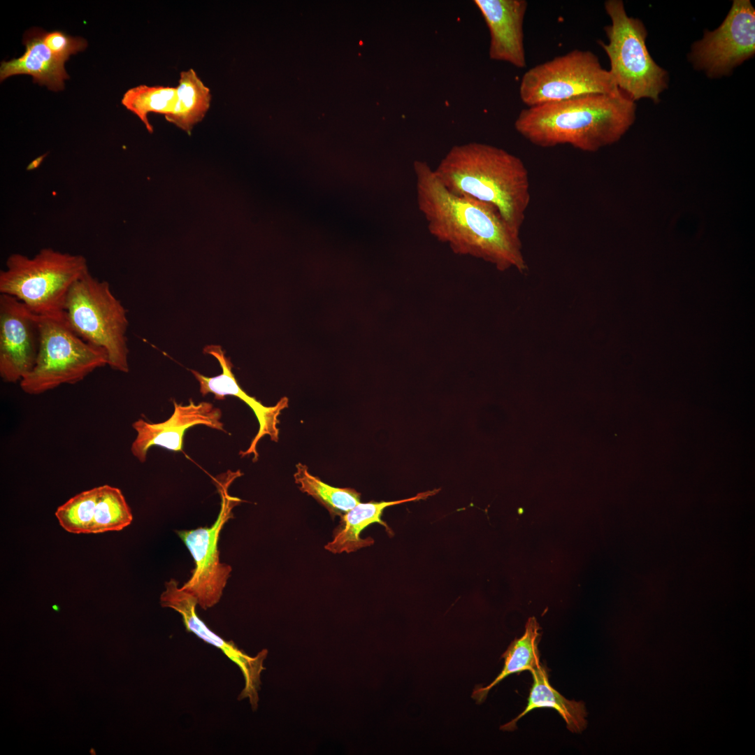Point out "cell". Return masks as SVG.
Masks as SVG:
<instances>
[{"instance_id": "6da1fadb", "label": "cell", "mask_w": 755, "mask_h": 755, "mask_svg": "<svg viewBox=\"0 0 755 755\" xmlns=\"http://www.w3.org/2000/svg\"><path fill=\"white\" fill-rule=\"evenodd\" d=\"M413 170L417 207L432 236L454 254L481 259L498 271L528 270L520 231L495 207L450 192L426 161H415Z\"/></svg>"}, {"instance_id": "7a4b0ae2", "label": "cell", "mask_w": 755, "mask_h": 755, "mask_svg": "<svg viewBox=\"0 0 755 755\" xmlns=\"http://www.w3.org/2000/svg\"><path fill=\"white\" fill-rule=\"evenodd\" d=\"M636 105L621 90L527 107L515 130L540 148L568 145L594 152L619 141L635 120Z\"/></svg>"}, {"instance_id": "3957f363", "label": "cell", "mask_w": 755, "mask_h": 755, "mask_svg": "<svg viewBox=\"0 0 755 755\" xmlns=\"http://www.w3.org/2000/svg\"><path fill=\"white\" fill-rule=\"evenodd\" d=\"M434 173L450 192L485 202L520 231L531 202L528 171L517 156L489 144L453 146Z\"/></svg>"}, {"instance_id": "277c9868", "label": "cell", "mask_w": 755, "mask_h": 755, "mask_svg": "<svg viewBox=\"0 0 755 755\" xmlns=\"http://www.w3.org/2000/svg\"><path fill=\"white\" fill-rule=\"evenodd\" d=\"M87 272L80 254L52 248L32 257L15 253L0 272V293L15 297L38 316L60 314L71 287Z\"/></svg>"}, {"instance_id": "5b68a950", "label": "cell", "mask_w": 755, "mask_h": 755, "mask_svg": "<svg viewBox=\"0 0 755 755\" xmlns=\"http://www.w3.org/2000/svg\"><path fill=\"white\" fill-rule=\"evenodd\" d=\"M64 313L80 338L105 350L110 368L129 371L127 310L107 281L87 272L71 287Z\"/></svg>"}, {"instance_id": "8992f818", "label": "cell", "mask_w": 755, "mask_h": 755, "mask_svg": "<svg viewBox=\"0 0 755 755\" xmlns=\"http://www.w3.org/2000/svg\"><path fill=\"white\" fill-rule=\"evenodd\" d=\"M40 342L35 365L20 382L28 394H41L65 384L82 381L108 366L104 350L80 338L64 313L39 316Z\"/></svg>"}, {"instance_id": "52a82bcc", "label": "cell", "mask_w": 755, "mask_h": 755, "mask_svg": "<svg viewBox=\"0 0 755 755\" xmlns=\"http://www.w3.org/2000/svg\"><path fill=\"white\" fill-rule=\"evenodd\" d=\"M605 9L611 20L605 27L608 43L599 44L609 58L615 84L633 101L649 98L658 103L668 86V73L649 55L643 23L627 15L621 0L606 1Z\"/></svg>"}, {"instance_id": "ba28073f", "label": "cell", "mask_w": 755, "mask_h": 755, "mask_svg": "<svg viewBox=\"0 0 755 755\" xmlns=\"http://www.w3.org/2000/svg\"><path fill=\"white\" fill-rule=\"evenodd\" d=\"M619 91L598 57L590 50L577 49L529 69L519 88L520 99L527 107Z\"/></svg>"}, {"instance_id": "9c48e42d", "label": "cell", "mask_w": 755, "mask_h": 755, "mask_svg": "<svg viewBox=\"0 0 755 755\" xmlns=\"http://www.w3.org/2000/svg\"><path fill=\"white\" fill-rule=\"evenodd\" d=\"M241 475L240 470H229L227 476L215 478L221 505L217 518L210 527L177 531L194 561L192 575L181 588L195 596L198 605L203 610L219 603L232 570L231 566L220 562L218 541L224 524L233 517V508L242 501L228 491L231 482Z\"/></svg>"}, {"instance_id": "30bf717a", "label": "cell", "mask_w": 755, "mask_h": 755, "mask_svg": "<svg viewBox=\"0 0 755 755\" xmlns=\"http://www.w3.org/2000/svg\"><path fill=\"white\" fill-rule=\"evenodd\" d=\"M755 52V10L749 0H734L721 24L691 49L694 67L711 78L727 76Z\"/></svg>"}, {"instance_id": "8fae6325", "label": "cell", "mask_w": 755, "mask_h": 755, "mask_svg": "<svg viewBox=\"0 0 755 755\" xmlns=\"http://www.w3.org/2000/svg\"><path fill=\"white\" fill-rule=\"evenodd\" d=\"M40 342L39 316L14 296L0 294V376L20 382L34 368Z\"/></svg>"}, {"instance_id": "7c38bea8", "label": "cell", "mask_w": 755, "mask_h": 755, "mask_svg": "<svg viewBox=\"0 0 755 755\" xmlns=\"http://www.w3.org/2000/svg\"><path fill=\"white\" fill-rule=\"evenodd\" d=\"M160 604L163 607L171 608L179 613L188 632L193 633L204 642L222 650L238 666L243 675L245 685L238 699L248 698L252 709L256 710L259 702L258 692L261 684V673L265 670L263 663L268 655V650L264 649L255 656H250L232 640L227 641L213 632L196 614L198 602L196 597L179 587L178 582L174 579L165 583V589L160 596Z\"/></svg>"}, {"instance_id": "4fadbf2b", "label": "cell", "mask_w": 755, "mask_h": 755, "mask_svg": "<svg viewBox=\"0 0 755 755\" xmlns=\"http://www.w3.org/2000/svg\"><path fill=\"white\" fill-rule=\"evenodd\" d=\"M55 516L65 531L76 534L119 531L133 521L122 491L108 484L76 494L57 508Z\"/></svg>"}, {"instance_id": "5bb4252c", "label": "cell", "mask_w": 755, "mask_h": 755, "mask_svg": "<svg viewBox=\"0 0 755 755\" xmlns=\"http://www.w3.org/2000/svg\"><path fill=\"white\" fill-rule=\"evenodd\" d=\"M174 411L166 421L150 423L139 419L132 424L136 437L131 446L132 454L141 463L145 461L148 450L152 446L175 451H183V439L186 431L196 425H204L224 432V424L220 421L222 411L209 402L196 404L190 401L187 405L173 402Z\"/></svg>"}, {"instance_id": "9a60e30c", "label": "cell", "mask_w": 755, "mask_h": 755, "mask_svg": "<svg viewBox=\"0 0 755 755\" xmlns=\"http://www.w3.org/2000/svg\"><path fill=\"white\" fill-rule=\"evenodd\" d=\"M206 354L213 356L219 362L222 373L215 377H207L199 372L191 370L199 383L200 392L203 396L213 394L217 400H223L226 396H233L245 402L254 412L259 422V430L245 451H240L242 456L253 454V461L259 457L257 447L259 440L268 436L272 441L279 440L278 417L282 410L288 407L287 397L281 398L273 406H265L254 397L248 395L239 385L233 372V364L229 357L225 356L220 345H208L204 347Z\"/></svg>"}, {"instance_id": "2e32d148", "label": "cell", "mask_w": 755, "mask_h": 755, "mask_svg": "<svg viewBox=\"0 0 755 755\" xmlns=\"http://www.w3.org/2000/svg\"><path fill=\"white\" fill-rule=\"evenodd\" d=\"M489 29L491 59L522 69L526 66L524 21L525 0H475Z\"/></svg>"}, {"instance_id": "e0dca14e", "label": "cell", "mask_w": 755, "mask_h": 755, "mask_svg": "<svg viewBox=\"0 0 755 755\" xmlns=\"http://www.w3.org/2000/svg\"><path fill=\"white\" fill-rule=\"evenodd\" d=\"M44 31L38 28L26 32L24 55L8 62H2L0 67V80L17 74H27L33 77L35 82L45 85L54 91L62 89L64 80L69 75L64 68L65 61L54 55L45 45L43 39Z\"/></svg>"}, {"instance_id": "ac0fdd59", "label": "cell", "mask_w": 755, "mask_h": 755, "mask_svg": "<svg viewBox=\"0 0 755 755\" xmlns=\"http://www.w3.org/2000/svg\"><path fill=\"white\" fill-rule=\"evenodd\" d=\"M440 490L437 489L419 493L413 497L398 501L360 502L340 517V524L333 532V539L324 546L325 549L333 554L351 553L373 545L374 543L373 538H361L360 533L374 523L381 524L385 528L388 534L393 535L392 530L381 519L383 510L386 508L425 499L436 494Z\"/></svg>"}, {"instance_id": "d6986e66", "label": "cell", "mask_w": 755, "mask_h": 755, "mask_svg": "<svg viewBox=\"0 0 755 755\" xmlns=\"http://www.w3.org/2000/svg\"><path fill=\"white\" fill-rule=\"evenodd\" d=\"M531 673L533 682L526 706L517 717L500 728L514 731L518 720L529 712L537 708H552L561 716L570 731L580 733L584 731L587 716L584 703L568 700L554 689L549 682L547 672L541 665Z\"/></svg>"}, {"instance_id": "ffe728a7", "label": "cell", "mask_w": 755, "mask_h": 755, "mask_svg": "<svg viewBox=\"0 0 755 755\" xmlns=\"http://www.w3.org/2000/svg\"><path fill=\"white\" fill-rule=\"evenodd\" d=\"M539 629L535 618L530 617L524 635L515 639L502 654L504 666L500 673L489 684L475 686L471 697L477 703H483L490 690L509 675L525 670L531 672L540 666L538 649Z\"/></svg>"}, {"instance_id": "44dd1931", "label": "cell", "mask_w": 755, "mask_h": 755, "mask_svg": "<svg viewBox=\"0 0 755 755\" xmlns=\"http://www.w3.org/2000/svg\"><path fill=\"white\" fill-rule=\"evenodd\" d=\"M176 88L175 106L166 120L189 133L209 110L211 92L192 69L180 72Z\"/></svg>"}, {"instance_id": "7402d4cb", "label": "cell", "mask_w": 755, "mask_h": 755, "mask_svg": "<svg viewBox=\"0 0 755 755\" xmlns=\"http://www.w3.org/2000/svg\"><path fill=\"white\" fill-rule=\"evenodd\" d=\"M294 474L299 489L322 505L332 517H341L360 503L361 494L352 488H339L329 485L308 471L303 463L296 466Z\"/></svg>"}, {"instance_id": "603a6c76", "label": "cell", "mask_w": 755, "mask_h": 755, "mask_svg": "<svg viewBox=\"0 0 755 755\" xmlns=\"http://www.w3.org/2000/svg\"><path fill=\"white\" fill-rule=\"evenodd\" d=\"M177 101L176 87L138 85L127 90L122 99V105L134 113L152 133L153 128L148 115L159 113L166 119L173 112Z\"/></svg>"}, {"instance_id": "cb8c5ba5", "label": "cell", "mask_w": 755, "mask_h": 755, "mask_svg": "<svg viewBox=\"0 0 755 755\" xmlns=\"http://www.w3.org/2000/svg\"><path fill=\"white\" fill-rule=\"evenodd\" d=\"M43 39L51 52L65 62L70 55L83 50L87 45L84 38L69 36L57 30L50 32L44 31Z\"/></svg>"}]
</instances>
